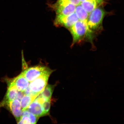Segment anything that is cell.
<instances>
[{"label": "cell", "mask_w": 124, "mask_h": 124, "mask_svg": "<svg viewBox=\"0 0 124 124\" xmlns=\"http://www.w3.org/2000/svg\"><path fill=\"white\" fill-rule=\"evenodd\" d=\"M69 30L73 38L72 46L86 38L92 39L93 32L90 29L87 23L79 20L70 28Z\"/></svg>", "instance_id": "6da1fadb"}, {"label": "cell", "mask_w": 124, "mask_h": 124, "mask_svg": "<svg viewBox=\"0 0 124 124\" xmlns=\"http://www.w3.org/2000/svg\"><path fill=\"white\" fill-rule=\"evenodd\" d=\"M106 14L104 10L99 7L90 13L87 19V24L90 29L93 32L101 29L103 20Z\"/></svg>", "instance_id": "7a4b0ae2"}, {"label": "cell", "mask_w": 124, "mask_h": 124, "mask_svg": "<svg viewBox=\"0 0 124 124\" xmlns=\"http://www.w3.org/2000/svg\"><path fill=\"white\" fill-rule=\"evenodd\" d=\"M53 72V70L48 72L30 82L29 87L35 95L38 96L44 90L47 85L49 76Z\"/></svg>", "instance_id": "3957f363"}, {"label": "cell", "mask_w": 124, "mask_h": 124, "mask_svg": "<svg viewBox=\"0 0 124 124\" xmlns=\"http://www.w3.org/2000/svg\"><path fill=\"white\" fill-rule=\"evenodd\" d=\"M52 71L46 66H38L29 68L22 73L28 81L30 82L40 76Z\"/></svg>", "instance_id": "277c9868"}, {"label": "cell", "mask_w": 124, "mask_h": 124, "mask_svg": "<svg viewBox=\"0 0 124 124\" xmlns=\"http://www.w3.org/2000/svg\"><path fill=\"white\" fill-rule=\"evenodd\" d=\"M76 6L66 1L57 0L53 8L56 15H68L75 12Z\"/></svg>", "instance_id": "5b68a950"}, {"label": "cell", "mask_w": 124, "mask_h": 124, "mask_svg": "<svg viewBox=\"0 0 124 124\" xmlns=\"http://www.w3.org/2000/svg\"><path fill=\"white\" fill-rule=\"evenodd\" d=\"M79 20L75 12L68 15H56L54 24L69 29Z\"/></svg>", "instance_id": "8992f818"}, {"label": "cell", "mask_w": 124, "mask_h": 124, "mask_svg": "<svg viewBox=\"0 0 124 124\" xmlns=\"http://www.w3.org/2000/svg\"><path fill=\"white\" fill-rule=\"evenodd\" d=\"M4 107L7 108L13 115L17 122H18L22 116V109L20 101L17 99L9 102Z\"/></svg>", "instance_id": "52a82bcc"}, {"label": "cell", "mask_w": 124, "mask_h": 124, "mask_svg": "<svg viewBox=\"0 0 124 124\" xmlns=\"http://www.w3.org/2000/svg\"><path fill=\"white\" fill-rule=\"evenodd\" d=\"M7 78L15 86L18 91L21 92H24L28 87L30 83L23 75L22 73L13 79Z\"/></svg>", "instance_id": "ba28073f"}, {"label": "cell", "mask_w": 124, "mask_h": 124, "mask_svg": "<svg viewBox=\"0 0 124 124\" xmlns=\"http://www.w3.org/2000/svg\"><path fill=\"white\" fill-rule=\"evenodd\" d=\"M27 109L38 117L46 115L41 104L35 99L31 103Z\"/></svg>", "instance_id": "9c48e42d"}, {"label": "cell", "mask_w": 124, "mask_h": 124, "mask_svg": "<svg viewBox=\"0 0 124 124\" xmlns=\"http://www.w3.org/2000/svg\"><path fill=\"white\" fill-rule=\"evenodd\" d=\"M103 3L102 0H87L81 2L80 5L89 14L94 9L99 7Z\"/></svg>", "instance_id": "30bf717a"}, {"label": "cell", "mask_w": 124, "mask_h": 124, "mask_svg": "<svg viewBox=\"0 0 124 124\" xmlns=\"http://www.w3.org/2000/svg\"><path fill=\"white\" fill-rule=\"evenodd\" d=\"M75 12L79 20L87 23L89 14L83 8L80 4L76 6Z\"/></svg>", "instance_id": "8fae6325"}, {"label": "cell", "mask_w": 124, "mask_h": 124, "mask_svg": "<svg viewBox=\"0 0 124 124\" xmlns=\"http://www.w3.org/2000/svg\"><path fill=\"white\" fill-rule=\"evenodd\" d=\"M38 96L24 95L21 101V104L22 110L27 109L31 103Z\"/></svg>", "instance_id": "7c38bea8"}, {"label": "cell", "mask_w": 124, "mask_h": 124, "mask_svg": "<svg viewBox=\"0 0 124 124\" xmlns=\"http://www.w3.org/2000/svg\"><path fill=\"white\" fill-rule=\"evenodd\" d=\"M55 87L54 85H46L44 90L40 94L46 100H51Z\"/></svg>", "instance_id": "4fadbf2b"}, {"label": "cell", "mask_w": 124, "mask_h": 124, "mask_svg": "<svg viewBox=\"0 0 124 124\" xmlns=\"http://www.w3.org/2000/svg\"><path fill=\"white\" fill-rule=\"evenodd\" d=\"M27 115L29 117L31 121V124H36L38 120L39 117L32 114L27 109L23 111L22 116Z\"/></svg>", "instance_id": "5bb4252c"}, {"label": "cell", "mask_w": 124, "mask_h": 124, "mask_svg": "<svg viewBox=\"0 0 124 124\" xmlns=\"http://www.w3.org/2000/svg\"><path fill=\"white\" fill-rule=\"evenodd\" d=\"M43 110L46 115L48 114L50 110L51 107L50 100H46L42 104Z\"/></svg>", "instance_id": "9a60e30c"}, {"label": "cell", "mask_w": 124, "mask_h": 124, "mask_svg": "<svg viewBox=\"0 0 124 124\" xmlns=\"http://www.w3.org/2000/svg\"><path fill=\"white\" fill-rule=\"evenodd\" d=\"M18 124H31L30 119L27 115L22 116Z\"/></svg>", "instance_id": "2e32d148"}, {"label": "cell", "mask_w": 124, "mask_h": 124, "mask_svg": "<svg viewBox=\"0 0 124 124\" xmlns=\"http://www.w3.org/2000/svg\"><path fill=\"white\" fill-rule=\"evenodd\" d=\"M61 0L66 1L76 6L80 5L81 3L80 0Z\"/></svg>", "instance_id": "e0dca14e"}, {"label": "cell", "mask_w": 124, "mask_h": 124, "mask_svg": "<svg viewBox=\"0 0 124 124\" xmlns=\"http://www.w3.org/2000/svg\"><path fill=\"white\" fill-rule=\"evenodd\" d=\"M24 95V93L21 91H18L17 96L16 99L21 101V99L22 98L23 96Z\"/></svg>", "instance_id": "ac0fdd59"}, {"label": "cell", "mask_w": 124, "mask_h": 124, "mask_svg": "<svg viewBox=\"0 0 124 124\" xmlns=\"http://www.w3.org/2000/svg\"><path fill=\"white\" fill-rule=\"evenodd\" d=\"M80 0V2H84V1H86L87 0Z\"/></svg>", "instance_id": "d6986e66"}]
</instances>
